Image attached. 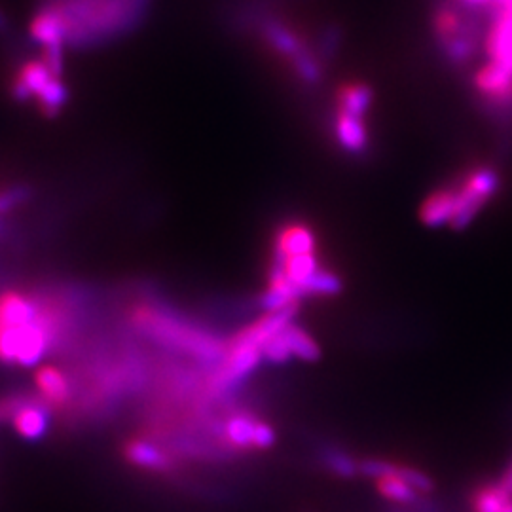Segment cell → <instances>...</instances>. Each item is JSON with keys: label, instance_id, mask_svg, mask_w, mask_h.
<instances>
[{"label": "cell", "instance_id": "6da1fadb", "mask_svg": "<svg viewBox=\"0 0 512 512\" xmlns=\"http://www.w3.org/2000/svg\"><path fill=\"white\" fill-rule=\"evenodd\" d=\"M131 325L143 332L150 340L167 346L181 349L198 359H219L222 357V344L215 336L194 329L192 325L165 313L164 310L152 306H137L131 313Z\"/></svg>", "mask_w": 512, "mask_h": 512}, {"label": "cell", "instance_id": "7a4b0ae2", "mask_svg": "<svg viewBox=\"0 0 512 512\" xmlns=\"http://www.w3.org/2000/svg\"><path fill=\"white\" fill-rule=\"evenodd\" d=\"M499 184L501 179L490 165H476L471 171H467L463 179L454 184L458 207L452 226L456 230L467 228L478 217V213L494 200Z\"/></svg>", "mask_w": 512, "mask_h": 512}, {"label": "cell", "instance_id": "3957f363", "mask_svg": "<svg viewBox=\"0 0 512 512\" xmlns=\"http://www.w3.org/2000/svg\"><path fill=\"white\" fill-rule=\"evenodd\" d=\"M264 38L277 54L283 55L293 65L294 71L302 80L317 82L319 63L311 54L308 44L298 37L293 29H289L277 21H266L264 23Z\"/></svg>", "mask_w": 512, "mask_h": 512}, {"label": "cell", "instance_id": "277c9868", "mask_svg": "<svg viewBox=\"0 0 512 512\" xmlns=\"http://www.w3.org/2000/svg\"><path fill=\"white\" fill-rule=\"evenodd\" d=\"M435 35L454 63L461 65L475 55V35L456 8L442 6L435 14Z\"/></svg>", "mask_w": 512, "mask_h": 512}, {"label": "cell", "instance_id": "5b68a950", "mask_svg": "<svg viewBox=\"0 0 512 512\" xmlns=\"http://www.w3.org/2000/svg\"><path fill=\"white\" fill-rule=\"evenodd\" d=\"M475 90L482 101L505 107L512 103V69L503 63L488 59L475 73Z\"/></svg>", "mask_w": 512, "mask_h": 512}, {"label": "cell", "instance_id": "8992f818", "mask_svg": "<svg viewBox=\"0 0 512 512\" xmlns=\"http://www.w3.org/2000/svg\"><path fill=\"white\" fill-rule=\"evenodd\" d=\"M262 359L264 357H262L260 349L247 348V346H228V353L213 378V387L217 391L232 389L241 380L251 376Z\"/></svg>", "mask_w": 512, "mask_h": 512}, {"label": "cell", "instance_id": "52a82bcc", "mask_svg": "<svg viewBox=\"0 0 512 512\" xmlns=\"http://www.w3.org/2000/svg\"><path fill=\"white\" fill-rule=\"evenodd\" d=\"M61 78V74L54 73L50 65L40 59H29L19 67L10 82V93L16 101H37L38 95L48 88V84Z\"/></svg>", "mask_w": 512, "mask_h": 512}, {"label": "cell", "instance_id": "ba28073f", "mask_svg": "<svg viewBox=\"0 0 512 512\" xmlns=\"http://www.w3.org/2000/svg\"><path fill=\"white\" fill-rule=\"evenodd\" d=\"M294 313H296V306L287 308V310L268 311L251 327L241 330L238 336L232 340L230 346H247V348H256L262 351V346L268 340H272L277 334H281L283 330L293 325Z\"/></svg>", "mask_w": 512, "mask_h": 512}, {"label": "cell", "instance_id": "9c48e42d", "mask_svg": "<svg viewBox=\"0 0 512 512\" xmlns=\"http://www.w3.org/2000/svg\"><path fill=\"white\" fill-rule=\"evenodd\" d=\"M40 298L21 291H4L0 294V329L29 325L40 317Z\"/></svg>", "mask_w": 512, "mask_h": 512}, {"label": "cell", "instance_id": "30bf717a", "mask_svg": "<svg viewBox=\"0 0 512 512\" xmlns=\"http://www.w3.org/2000/svg\"><path fill=\"white\" fill-rule=\"evenodd\" d=\"M29 33L46 48H63L69 44V27L63 14L55 8L54 4H46L38 10L35 18L31 19Z\"/></svg>", "mask_w": 512, "mask_h": 512}, {"label": "cell", "instance_id": "8fae6325", "mask_svg": "<svg viewBox=\"0 0 512 512\" xmlns=\"http://www.w3.org/2000/svg\"><path fill=\"white\" fill-rule=\"evenodd\" d=\"M484 42L488 59L512 69V10L497 8Z\"/></svg>", "mask_w": 512, "mask_h": 512}, {"label": "cell", "instance_id": "7c38bea8", "mask_svg": "<svg viewBox=\"0 0 512 512\" xmlns=\"http://www.w3.org/2000/svg\"><path fill=\"white\" fill-rule=\"evenodd\" d=\"M456 207H458V200H456L454 184L437 188L421 203V222L433 228L444 226V224L452 226V220L456 217Z\"/></svg>", "mask_w": 512, "mask_h": 512}, {"label": "cell", "instance_id": "4fadbf2b", "mask_svg": "<svg viewBox=\"0 0 512 512\" xmlns=\"http://www.w3.org/2000/svg\"><path fill=\"white\" fill-rule=\"evenodd\" d=\"M334 135H336L338 145L344 148L346 152H351V154H363L370 145L365 118L349 114L344 110L336 109Z\"/></svg>", "mask_w": 512, "mask_h": 512}, {"label": "cell", "instance_id": "5bb4252c", "mask_svg": "<svg viewBox=\"0 0 512 512\" xmlns=\"http://www.w3.org/2000/svg\"><path fill=\"white\" fill-rule=\"evenodd\" d=\"M14 429L21 439L38 440L42 439L48 431V410L46 404L38 403V401H29L23 399V403L19 404L18 410L12 416Z\"/></svg>", "mask_w": 512, "mask_h": 512}, {"label": "cell", "instance_id": "9a60e30c", "mask_svg": "<svg viewBox=\"0 0 512 512\" xmlns=\"http://www.w3.org/2000/svg\"><path fill=\"white\" fill-rule=\"evenodd\" d=\"M40 401L48 406H63L69 401L71 384L67 374L54 365L40 366L35 374Z\"/></svg>", "mask_w": 512, "mask_h": 512}, {"label": "cell", "instance_id": "2e32d148", "mask_svg": "<svg viewBox=\"0 0 512 512\" xmlns=\"http://www.w3.org/2000/svg\"><path fill=\"white\" fill-rule=\"evenodd\" d=\"M315 253V236L306 224H285L275 238V258Z\"/></svg>", "mask_w": 512, "mask_h": 512}, {"label": "cell", "instance_id": "e0dca14e", "mask_svg": "<svg viewBox=\"0 0 512 512\" xmlns=\"http://www.w3.org/2000/svg\"><path fill=\"white\" fill-rule=\"evenodd\" d=\"M126 458L129 463L147 469V471H165L169 469V458L164 450L148 440H131L126 446Z\"/></svg>", "mask_w": 512, "mask_h": 512}, {"label": "cell", "instance_id": "ac0fdd59", "mask_svg": "<svg viewBox=\"0 0 512 512\" xmlns=\"http://www.w3.org/2000/svg\"><path fill=\"white\" fill-rule=\"evenodd\" d=\"M370 105H372V88L366 84L351 82L342 86V90L338 92V103H336L338 110L365 118Z\"/></svg>", "mask_w": 512, "mask_h": 512}, {"label": "cell", "instance_id": "d6986e66", "mask_svg": "<svg viewBox=\"0 0 512 512\" xmlns=\"http://www.w3.org/2000/svg\"><path fill=\"white\" fill-rule=\"evenodd\" d=\"M283 336H285V340L289 344L293 357H298V359H302L306 363H313V361H317L321 357L319 344L315 342V338H311L306 330L291 325V327L285 329Z\"/></svg>", "mask_w": 512, "mask_h": 512}, {"label": "cell", "instance_id": "ffe728a7", "mask_svg": "<svg viewBox=\"0 0 512 512\" xmlns=\"http://www.w3.org/2000/svg\"><path fill=\"white\" fill-rule=\"evenodd\" d=\"M476 512H512V495L499 484L480 488L475 495Z\"/></svg>", "mask_w": 512, "mask_h": 512}, {"label": "cell", "instance_id": "44dd1931", "mask_svg": "<svg viewBox=\"0 0 512 512\" xmlns=\"http://www.w3.org/2000/svg\"><path fill=\"white\" fill-rule=\"evenodd\" d=\"M378 492L384 495L385 499L399 503V505L416 503V499L420 495L416 490H412L399 475L387 476V478L378 480Z\"/></svg>", "mask_w": 512, "mask_h": 512}, {"label": "cell", "instance_id": "7402d4cb", "mask_svg": "<svg viewBox=\"0 0 512 512\" xmlns=\"http://www.w3.org/2000/svg\"><path fill=\"white\" fill-rule=\"evenodd\" d=\"M256 421L247 416H236L226 423V437L239 448L253 446Z\"/></svg>", "mask_w": 512, "mask_h": 512}, {"label": "cell", "instance_id": "603a6c76", "mask_svg": "<svg viewBox=\"0 0 512 512\" xmlns=\"http://www.w3.org/2000/svg\"><path fill=\"white\" fill-rule=\"evenodd\" d=\"M325 465L334 475L342 476V478H351L359 473V463L349 454L340 452V450H329L325 454Z\"/></svg>", "mask_w": 512, "mask_h": 512}, {"label": "cell", "instance_id": "cb8c5ba5", "mask_svg": "<svg viewBox=\"0 0 512 512\" xmlns=\"http://www.w3.org/2000/svg\"><path fill=\"white\" fill-rule=\"evenodd\" d=\"M283 332H285V330H283ZM283 332L277 334L275 338L268 340V342L262 346V357H264L268 363H272V365H285V363L291 361V357H293V353H291V349H289V344H287Z\"/></svg>", "mask_w": 512, "mask_h": 512}, {"label": "cell", "instance_id": "d4e9b609", "mask_svg": "<svg viewBox=\"0 0 512 512\" xmlns=\"http://www.w3.org/2000/svg\"><path fill=\"white\" fill-rule=\"evenodd\" d=\"M397 471H399V465H395L391 461H385V459H365V461L359 463V473L368 476V478H374V480H382L387 476L397 475Z\"/></svg>", "mask_w": 512, "mask_h": 512}, {"label": "cell", "instance_id": "484cf974", "mask_svg": "<svg viewBox=\"0 0 512 512\" xmlns=\"http://www.w3.org/2000/svg\"><path fill=\"white\" fill-rule=\"evenodd\" d=\"M397 475L401 476L404 482H406L412 490H416L418 494H429V492H433V488H435V482H433L429 476L425 475L423 471H420V469L399 467Z\"/></svg>", "mask_w": 512, "mask_h": 512}, {"label": "cell", "instance_id": "4316f807", "mask_svg": "<svg viewBox=\"0 0 512 512\" xmlns=\"http://www.w3.org/2000/svg\"><path fill=\"white\" fill-rule=\"evenodd\" d=\"M27 198V188L25 186H10L0 190V213L14 209L16 205Z\"/></svg>", "mask_w": 512, "mask_h": 512}, {"label": "cell", "instance_id": "83f0119b", "mask_svg": "<svg viewBox=\"0 0 512 512\" xmlns=\"http://www.w3.org/2000/svg\"><path fill=\"white\" fill-rule=\"evenodd\" d=\"M275 431L272 425L268 423H258L255 425V437H253V446L260 448V450H266V448H272L275 444Z\"/></svg>", "mask_w": 512, "mask_h": 512}, {"label": "cell", "instance_id": "f1b7e54d", "mask_svg": "<svg viewBox=\"0 0 512 512\" xmlns=\"http://www.w3.org/2000/svg\"><path fill=\"white\" fill-rule=\"evenodd\" d=\"M23 403V399H6V401H0V421L12 420L14 412L18 410L19 404Z\"/></svg>", "mask_w": 512, "mask_h": 512}, {"label": "cell", "instance_id": "f546056e", "mask_svg": "<svg viewBox=\"0 0 512 512\" xmlns=\"http://www.w3.org/2000/svg\"><path fill=\"white\" fill-rule=\"evenodd\" d=\"M499 486L505 490V492H509L512 495V463L509 465V469L503 473L501 476V480H499Z\"/></svg>", "mask_w": 512, "mask_h": 512}, {"label": "cell", "instance_id": "4dcf8cb0", "mask_svg": "<svg viewBox=\"0 0 512 512\" xmlns=\"http://www.w3.org/2000/svg\"><path fill=\"white\" fill-rule=\"evenodd\" d=\"M461 2H465L469 6H488V4H497L499 0H461Z\"/></svg>", "mask_w": 512, "mask_h": 512}, {"label": "cell", "instance_id": "1f68e13d", "mask_svg": "<svg viewBox=\"0 0 512 512\" xmlns=\"http://www.w3.org/2000/svg\"><path fill=\"white\" fill-rule=\"evenodd\" d=\"M6 27V18H4V14L0 12V31Z\"/></svg>", "mask_w": 512, "mask_h": 512}]
</instances>
